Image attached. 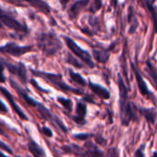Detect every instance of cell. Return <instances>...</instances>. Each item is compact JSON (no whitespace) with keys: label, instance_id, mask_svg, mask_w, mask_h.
<instances>
[{"label":"cell","instance_id":"6da1fadb","mask_svg":"<svg viewBox=\"0 0 157 157\" xmlns=\"http://www.w3.org/2000/svg\"><path fill=\"white\" fill-rule=\"evenodd\" d=\"M118 86L120 94V119L122 126L127 127L132 121H137L133 105L129 98V91L121 74L118 75Z\"/></svg>","mask_w":157,"mask_h":157},{"label":"cell","instance_id":"7a4b0ae2","mask_svg":"<svg viewBox=\"0 0 157 157\" xmlns=\"http://www.w3.org/2000/svg\"><path fill=\"white\" fill-rule=\"evenodd\" d=\"M37 45L46 56H53L63 48V43L53 32L40 33L37 36Z\"/></svg>","mask_w":157,"mask_h":157},{"label":"cell","instance_id":"3957f363","mask_svg":"<svg viewBox=\"0 0 157 157\" xmlns=\"http://www.w3.org/2000/svg\"><path fill=\"white\" fill-rule=\"evenodd\" d=\"M31 73L39 77H41L45 79L47 82H49L52 86H53L55 88L59 89L60 91L65 92V93H74L75 95H83V91L77 88H74L70 86H68L63 79V76L61 75L57 74H52V73H46V72H40V71H34L31 70Z\"/></svg>","mask_w":157,"mask_h":157},{"label":"cell","instance_id":"277c9868","mask_svg":"<svg viewBox=\"0 0 157 157\" xmlns=\"http://www.w3.org/2000/svg\"><path fill=\"white\" fill-rule=\"evenodd\" d=\"M63 40H64V42H65V44H66V46L68 47V49L76 56V57H78L88 68H90V69H93V68H95V66H96V64H95V63L93 62V59H92V56H91V54L87 52V51H86V50H84V49H82L73 39H71V38H69V37H67V36H63Z\"/></svg>","mask_w":157,"mask_h":157},{"label":"cell","instance_id":"5b68a950","mask_svg":"<svg viewBox=\"0 0 157 157\" xmlns=\"http://www.w3.org/2000/svg\"><path fill=\"white\" fill-rule=\"evenodd\" d=\"M37 109L38 111L40 112V116L45 120L47 121L48 122H50L51 124H52L53 126H55L56 128H59L64 133H67L68 132V129L67 127L65 126V124L55 115H53L49 109H47L44 105L39 103L38 106H37Z\"/></svg>","mask_w":157,"mask_h":157},{"label":"cell","instance_id":"8992f818","mask_svg":"<svg viewBox=\"0 0 157 157\" xmlns=\"http://www.w3.org/2000/svg\"><path fill=\"white\" fill-rule=\"evenodd\" d=\"M0 21L7 28L17 31V32H21V33H28L29 29L25 24H22L18 22L15 17L12 16L8 15L2 9H0Z\"/></svg>","mask_w":157,"mask_h":157},{"label":"cell","instance_id":"52a82bcc","mask_svg":"<svg viewBox=\"0 0 157 157\" xmlns=\"http://www.w3.org/2000/svg\"><path fill=\"white\" fill-rule=\"evenodd\" d=\"M32 49H33L32 46H19L14 42H8L0 47V52L14 57H20L31 52Z\"/></svg>","mask_w":157,"mask_h":157},{"label":"cell","instance_id":"ba28073f","mask_svg":"<svg viewBox=\"0 0 157 157\" xmlns=\"http://www.w3.org/2000/svg\"><path fill=\"white\" fill-rule=\"evenodd\" d=\"M4 66L6 67V69L9 71L10 74L17 76L19 78L20 81H22V83H27V69L26 66L24 65V63H18L17 64L15 63H10L7 62H4L3 63Z\"/></svg>","mask_w":157,"mask_h":157},{"label":"cell","instance_id":"9c48e42d","mask_svg":"<svg viewBox=\"0 0 157 157\" xmlns=\"http://www.w3.org/2000/svg\"><path fill=\"white\" fill-rule=\"evenodd\" d=\"M0 91H1V93L3 94V96L6 98V100L8 101V103H9V105L11 106V108L13 109L14 112H15L22 121H28V117L26 116V114L24 113V111L18 107V105L16 103V101H15L13 96L11 95V93H10L7 89H6V88H4V87H1V86H0Z\"/></svg>","mask_w":157,"mask_h":157},{"label":"cell","instance_id":"30bf717a","mask_svg":"<svg viewBox=\"0 0 157 157\" xmlns=\"http://www.w3.org/2000/svg\"><path fill=\"white\" fill-rule=\"evenodd\" d=\"M131 66H132V69L134 73V75H135V79H136V83H137V86H138V88H139V91L140 93L142 94V96H144V97H150V96H153V94L150 92L144 77L142 76V75L140 74L139 70L137 69V67L135 66V64L133 63H131Z\"/></svg>","mask_w":157,"mask_h":157},{"label":"cell","instance_id":"8fae6325","mask_svg":"<svg viewBox=\"0 0 157 157\" xmlns=\"http://www.w3.org/2000/svg\"><path fill=\"white\" fill-rule=\"evenodd\" d=\"M90 0H77L75 1L68 10V17L71 20L75 19L79 14L88 6Z\"/></svg>","mask_w":157,"mask_h":157},{"label":"cell","instance_id":"7c38bea8","mask_svg":"<svg viewBox=\"0 0 157 157\" xmlns=\"http://www.w3.org/2000/svg\"><path fill=\"white\" fill-rule=\"evenodd\" d=\"M115 45V43H114ZM114 45L112 44L109 49L107 50H101V49H93L92 51V54L94 59L98 62L99 63H107L109 60L110 57V51L112 50V48L114 47Z\"/></svg>","mask_w":157,"mask_h":157},{"label":"cell","instance_id":"4fadbf2b","mask_svg":"<svg viewBox=\"0 0 157 157\" xmlns=\"http://www.w3.org/2000/svg\"><path fill=\"white\" fill-rule=\"evenodd\" d=\"M10 84H11L12 87H13V88H15V90L17 91V93L18 94V96H19L21 98H23V100H24V101H25L29 106L37 108V106H38L39 102L35 101L32 98H30V97L27 94V92H26L24 89H22L20 86H18L17 85V83H15L12 79L10 80Z\"/></svg>","mask_w":157,"mask_h":157},{"label":"cell","instance_id":"5bb4252c","mask_svg":"<svg viewBox=\"0 0 157 157\" xmlns=\"http://www.w3.org/2000/svg\"><path fill=\"white\" fill-rule=\"evenodd\" d=\"M84 149L85 157H104V153L91 141H86Z\"/></svg>","mask_w":157,"mask_h":157},{"label":"cell","instance_id":"9a60e30c","mask_svg":"<svg viewBox=\"0 0 157 157\" xmlns=\"http://www.w3.org/2000/svg\"><path fill=\"white\" fill-rule=\"evenodd\" d=\"M87 85H88L89 88L97 96H98L100 98L106 99V100L109 99V98H110V93H109V91L106 87H104V86H100L98 84H95V83H93L91 81H89Z\"/></svg>","mask_w":157,"mask_h":157},{"label":"cell","instance_id":"2e32d148","mask_svg":"<svg viewBox=\"0 0 157 157\" xmlns=\"http://www.w3.org/2000/svg\"><path fill=\"white\" fill-rule=\"evenodd\" d=\"M143 4L144 5V6L147 8V10L149 11L150 15H151V18L153 21V25H154V34L157 33V9L155 6L154 3L155 0H142Z\"/></svg>","mask_w":157,"mask_h":157},{"label":"cell","instance_id":"e0dca14e","mask_svg":"<svg viewBox=\"0 0 157 157\" xmlns=\"http://www.w3.org/2000/svg\"><path fill=\"white\" fill-rule=\"evenodd\" d=\"M22 1L27 2L31 6H33L34 8L40 10V12L46 15H49L51 13V6L44 0H22Z\"/></svg>","mask_w":157,"mask_h":157},{"label":"cell","instance_id":"ac0fdd59","mask_svg":"<svg viewBox=\"0 0 157 157\" xmlns=\"http://www.w3.org/2000/svg\"><path fill=\"white\" fill-rule=\"evenodd\" d=\"M138 110L144 117V119L147 121V122L150 125L155 124L157 118V111L155 109H153V108H149V109H146V108H139Z\"/></svg>","mask_w":157,"mask_h":157},{"label":"cell","instance_id":"d6986e66","mask_svg":"<svg viewBox=\"0 0 157 157\" xmlns=\"http://www.w3.org/2000/svg\"><path fill=\"white\" fill-rule=\"evenodd\" d=\"M28 149L33 157H46L43 149L33 140H29V142L28 143Z\"/></svg>","mask_w":157,"mask_h":157},{"label":"cell","instance_id":"ffe728a7","mask_svg":"<svg viewBox=\"0 0 157 157\" xmlns=\"http://www.w3.org/2000/svg\"><path fill=\"white\" fill-rule=\"evenodd\" d=\"M146 72H147L149 77L151 78L154 86L157 89V70L150 60L146 61Z\"/></svg>","mask_w":157,"mask_h":157},{"label":"cell","instance_id":"44dd1931","mask_svg":"<svg viewBox=\"0 0 157 157\" xmlns=\"http://www.w3.org/2000/svg\"><path fill=\"white\" fill-rule=\"evenodd\" d=\"M75 113H76V117L82 119V120H86V116L87 113V106L86 103L85 101H79L76 104V108H75Z\"/></svg>","mask_w":157,"mask_h":157},{"label":"cell","instance_id":"7402d4cb","mask_svg":"<svg viewBox=\"0 0 157 157\" xmlns=\"http://www.w3.org/2000/svg\"><path fill=\"white\" fill-rule=\"evenodd\" d=\"M69 76H70L71 80H72L73 82H75V84L80 85V86H87V82H86V79H85V78L80 75V74L74 72L72 69H70V70H69Z\"/></svg>","mask_w":157,"mask_h":157},{"label":"cell","instance_id":"603a6c76","mask_svg":"<svg viewBox=\"0 0 157 157\" xmlns=\"http://www.w3.org/2000/svg\"><path fill=\"white\" fill-rule=\"evenodd\" d=\"M65 62L67 63H69L70 65H73L74 67L75 68H78V69H81L84 67V64L82 63H80L76 58H75L71 53H68L66 55V58H65Z\"/></svg>","mask_w":157,"mask_h":157},{"label":"cell","instance_id":"cb8c5ba5","mask_svg":"<svg viewBox=\"0 0 157 157\" xmlns=\"http://www.w3.org/2000/svg\"><path fill=\"white\" fill-rule=\"evenodd\" d=\"M57 101L69 112H71L73 110V101L69 98H64L62 97L57 98Z\"/></svg>","mask_w":157,"mask_h":157},{"label":"cell","instance_id":"d4e9b609","mask_svg":"<svg viewBox=\"0 0 157 157\" xmlns=\"http://www.w3.org/2000/svg\"><path fill=\"white\" fill-rule=\"evenodd\" d=\"M95 135L92 133H77V134H74L73 138L77 141H88L90 138H92Z\"/></svg>","mask_w":157,"mask_h":157},{"label":"cell","instance_id":"484cf974","mask_svg":"<svg viewBox=\"0 0 157 157\" xmlns=\"http://www.w3.org/2000/svg\"><path fill=\"white\" fill-rule=\"evenodd\" d=\"M94 1V3H93V5L91 6V7H90V11L93 13V14H95V13H97L98 10H100L101 9V7H102V6H103V3H102V0H93Z\"/></svg>","mask_w":157,"mask_h":157},{"label":"cell","instance_id":"4316f807","mask_svg":"<svg viewBox=\"0 0 157 157\" xmlns=\"http://www.w3.org/2000/svg\"><path fill=\"white\" fill-rule=\"evenodd\" d=\"M145 146H146V144H143L136 150V152L134 153V157H145V155H144V149H145Z\"/></svg>","mask_w":157,"mask_h":157},{"label":"cell","instance_id":"83f0119b","mask_svg":"<svg viewBox=\"0 0 157 157\" xmlns=\"http://www.w3.org/2000/svg\"><path fill=\"white\" fill-rule=\"evenodd\" d=\"M106 157H119L118 149L116 147H110L107 152Z\"/></svg>","mask_w":157,"mask_h":157},{"label":"cell","instance_id":"f1b7e54d","mask_svg":"<svg viewBox=\"0 0 157 157\" xmlns=\"http://www.w3.org/2000/svg\"><path fill=\"white\" fill-rule=\"evenodd\" d=\"M41 132H42L45 136H47V137H49V138H52V135H53L52 131L50 128H48V127H42V128H41Z\"/></svg>","mask_w":157,"mask_h":157},{"label":"cell","instance_id":"f546056e","mask_svg":"<svg viewBox=\"0 0 157 157\" xmlns=\"http://www.w3.org/2000/svg\"><path fill=\"white\" fill-rule=\"evenodd\" d=\"M30 84L35 87V88H37L38 90H40V92H43V93H49V91H47V90H45V89H43V88H41L39 85H38V83L34 80V79H30Z\"/></svg>","mask_w":157,"mask_h":157},{"label":"cell","instance_id":"4dcf8cb0","mask_svg":"<svg viewBox=\"0 0 157 157\" xmlns=\"http://www.w3.org/2000/svg\"><path fill=\"white\" fill-rule=\"evenodd\" d=\"M0 149H2L4 151H6L9 154H13V151L11 150V148L8 145H6L5 143H3L2 141H0Z\"/></svg>","mask_w":157,"mask_h":157},{"label":"cell","instance_id":"1f68e13d","mask_svg":"<svg viewBox=\"0 0 157 157\" xmlns=\"http://www.w3.org/2000/svg\"><path fill=\"white\" fill-rule=\"evenodd\" d=\"M4 69H5L4 64L0 63V83L6 82V76L4 75Z\"/></svg>","mask_w":157,"mask_h":157},{"label":"cell","instance_id":"d6a6232c","mask_svg":"<svg viewBox=\"0 0 157 157\" xmlns=\"http://www.w3.org/2000/svg\"><path fill=\"white\" fill-rule=\"evenodd\" d=\"M0 112L3 113V114L7 112V108L6 107V105H5L1 100H0Z\"/></svg>","mask_w":157,"mask_h":157},{"label":"cell","instance_id":"836d02e7","mask_svg":"<svg viewBox=\"0 0 157 157\" xmlns=\"http://www.w3.org/2000/svg\"><path fill=\"white\" fill-rule=\"evenodd\" d=\"M83 101H86V102H89V103H93V104H95V101H94V99L91 98V97H89V96H86L85 98H83Z\"/></svg>","mask_w":157,"mask_h":157},{"label":"cell","instance_id":"e575fe53","mask_svg":"<svg viewBox=\"0 0 157 157\" xmlns=\"http://www.w3.org/2000/svg\"><path fill=\"white\" fill-rule=\"evenodd\" d=\"M69 1H70V0H60V3H61V5H62V6H63V9L67 6Z\"/></svg>","mask_w":157,"mask_h":157},{"label":"cell","instance_id":"d590c367","mask_svg":"<svg viewBox=\"0 0 157 157\" xmlns=\"http://www.w3.org/2000/svg\"><path fill=\"white\" fill-rule=\"evenodd\" d=\"M118 1H119V0H112V6H113L114 8L117 7V6H118Z\"/></svg>","mask_w":157,"mask_h":157},{"label":"cell","instance_id":"8d00e7d4","mask_svg":"<svg viewBox=\"0 0 157 157\" xmlns=\"http://www.w3.org/2000/svg\"><path fill=\"white\" fill-rule=\"evenodd\" d=\"M151 157H157V151H155V152L153 153V155H152V156Z\"/></svg>","mask_w":157,"mask_h":157},{"label":"cell","instance_id":"74e56055","mask_svg":"<svg viewBox=\"0 0 157 157\" xmlns=\"http://www.w3.org/2000/svg\"><path fill=\"white\" fill-rule=\"evenodd\" d=\"M11 2H13V3H15V4H17V3H19V1L20 0H10Z\"/></svg>","mask_w":157,"mask_h":157},{"label":"cell","instance_id":"f35d334b","mask_svg":"<svg viewBox=\"0 0 157 157\" xmlns=\"http://www.w3.org/2000/svg\"><path fill=\"white\" fill-rule=\"evenodd\" d=\"M0 157H8V156H6V155H4L2 152H0Z\"/></svg>","mask_w":157,"mask_h":157},{"label":"cell","instance_id":"ab89813d","mask_svg":"<svg viewBox=\"0 0 157 157\" xmlns=\"http://www.w3.org/2000/svg\"><path fill=\"white\" fill-rule=\"evenodd\" d=\"M16 157H22V156H19V155H17V156Z\"/></svg>","mask_w":157,"mask_h":157}]
</instances>
